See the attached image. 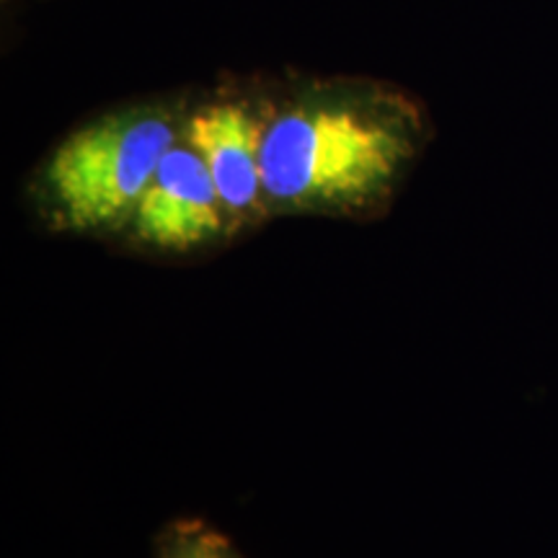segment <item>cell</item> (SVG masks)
<instances>
[{
  "label": "cell",
  "mask_w": 558,
  "mask_h": 558,
  "mask_svg": "<svg viewBox=\"0 0 558 558\" xmlns=\"http://www.w3.org/2000/svg\"><path fill=\"white\" fill-rule=\"evenodd\" d=\"M435 124L409 88L369 75L269 78L262 177L271 218H378L427 153Z\"/></svg>",
  "instance_id": "1"
},
{
  "label": "cell",
  "mask_w": 558,
  "mask_h": 558,
  "mask_svg": "<svg viewBox=\"0 0 558 558\" xmlns=\"http://www.w3.org/2000/svg\"><path fill=\"white\" fill-rule=\"evenodd\" d=\"M190 94L124 101L54 143L29 179V202L52 233L124 235L145 186L184 137Z\"/></svg>",
  "instance_id": "2"
},
{
  "label": "cell",
  "mask_w": 558,
  "mask_h": 558,
  "mask_svg": "<svg viewBox=\"0 0 558 558\" xmlns=\"http://www.w3.org/2000/svg\"><path fill=\"white\" fill-rule=\"evenodd\" d=\"M267 124V75L222 81L186 104L184 140L205 160L235 235L271 218L262 177Z\"/></svg>",
  "instance_id": "3"
},
{
  "label": "cell",
  "mask_w": 558,
  "mask_h": 558,
  "mask_svg": "<svg viewBox=\"0 0 558 558\" xmlns=\"http://www.w3.org/2000/svg\"><path fill=\"white\" fill-rule=\"evenodd\" d=\"M124 235L171 256L197 254L235 235L205 160L184 137L158 163Z\"/></svg>",
  "instance_id": "4"
},
{
  "label": "cell",
  "mask_w": 558,
  "mask_h": 558,
  "mask_svg": "<svg viewBox=\"0 0 558 558\" xmlns=\"http://www.w3.org/2000/svg\"><path fill=\"white\" fill-rule=\"evenodd\" d=\"M158 558H243L226 535L202 520H179L160 535Z\"/></svg>",
  "instance_id": "5"
}]
</instances>
